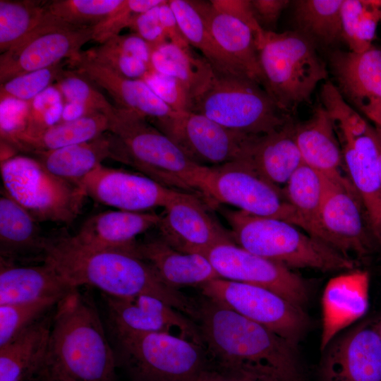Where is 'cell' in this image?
Returning <instances> with one entry per match:
<instances>
[{
	"instance_id": "50",
	"label": "cell",
	"mask_w": 381,
	"mask_h": 381,
	"mask_svg": "<svg viewBox=\"0 0 381 381\" xmlns=\"http://www.w3.org/2000/svg\"><path fill=\"white\" fill-rule=\"evenodd\" d=\"M160 5L136 15L128 28L152 48L169 42L159 19Z\"/></svg>"
},
{
	"instance_id": "58",
	"label": "cell",
	"mask_w": 381,
	"mask_h": 381,
	"mask_svg": "<svg viewBox=\"0 0 381 381\" xmlns=\"http://www.w3.org/2000/svg\"><path fill=\"white\" fill-rule=\"evenodd\" d=\"M374 125L381 127V115L375 112H367L364 114Z\"/></svg>"
},
{
	"instance_id": "29",
	"label": "cell",
	"mask_w": 381,
	"mask_h": 381,
	"mask_svg": "<svg viewBox=\"0 0 381 381\" xmlns=\"http://www.w3.org/2000/svg\"><path fill=\"white\" fill-rule=\"evenodd\" d=\"M294 136L304 164L329 178L343 176L341 147L334 123L322 104L308 121L295 125Z\"/></svg>"
},
{
	"instance_id": "26",
	"label": "cell",
	"mask_w": 381,
	"mask_h": 381,
	"mask_svg": "<svg viewBox=\"0 0 381 381\" xmlns=\"http://www.w3.org/2000/svg\"><path fill=\"white\" fill-rule=\"evenodd\" d=\"M294 131L295 125L289 119L270 133L252 135L241 160L246 162L268 182L283 188L303 163Z\"/></svg>"
},
{
	"instance_id": "12",
	"label": "cell",
	"mask_w": 381,
	"mask_h": 381,
	"mask_svg": "<svg viewBox=\"0 0 381 381\" xmlns=\"http://www.w3.org/2000/svg\"><path fill=\"white\" fill-rule=\"evenodd\" d=\"M90 40H92V27L70 25L47 10L35 30L15 47L1 54L0 82L54 66L64 59L74 60Z\"/></svg>"
},
{
	"instance_id": "28",
	"label": "cell",
	"mask_w": 381,
	"mask_h": 381,
	"mask_svg": "<svg viewBox=\"0 0 381 381\" xmlns=\"http://www.w3.org/2000/svg\"><path fill=\"white\" fill-rule=\"evenodd\" d=\"M139 256L147 262L169 286H202L219 275L203 255L181 252L159 236L138 243Z\"/></svg>"
},
{
	"instance_id": "54",
	"label": "cell",
	"mask_w": 381,
	"mask_h": 381,
	"mask_svg": "<svg viewBox=\"0 0 381 381\" xmlns=\"http://www.w3.org/2000/svg\"><path fill=\"white\" fill-rule=\"evenodd\" d=\"M196 381H257L253 379L229 374L210 366L200 375Z\"/></svg>"
},
{
	"instance_id": "35",
	"label": "cell",
	"mask_w": 381,
	"mask_h": 381,
	"mask_svg": "<svg viewBox=\"0 0 381 381\" xmlns=\"http://www.w3.org/2000/svg\"><path fill=\"white\" fill-rule=\"evenodd\" d=\"M83 53L119 75L131 79H143L152 69V47L134 32L119 35Z\"/></svg>"
},
{
	"instance_id": "20",
	"label": "cell",
	"mask_w": 381,
	"mask_h": 381,
	"mask_svg": "<svg viewBox=\"0 0 381 381\" xmlns=\"http://www.w3.org/2000/svg\"><path fill=\"white\" fill-rule=\"evenodd\" d=\"M192 3L203 17L215 45L232 71L263 86L253 30L241 20L217 10L210 1Z\"/></svg>"
},
{
	"instance_id": "8",
	"label": "cell",
	"mask_w": 381,
	"mask_h": 381,
	"mask_svg": "<svg viewBox=\"0 0 381 381\" xmlns=\"http://www.w3.org/2000/svg\"><path fill=\"white\" fill-rule=\"evenodd\" d=\"M4 194L37 221L69 224L79 215L86 194L78 184L49 172L30 155L1 161Z\"/></svg>"
},
{
	"instance_id": "21",
	"label": "cell",
	"mask_w": 381,
	"mask_h": 381,
	"mask_svg": "<svg viewBox=\"0 0 381 381\" xmlns=\"http://www.w3.org/2000/svg\"><path fill=\"white\" fill-rule=\"evenodd\" d=\"M161 215L154 212L108 210L87 219L71 236L77 244L92 250H119L139 256L136 237L157 227Z\"/></svg>"
},
{
	"instance_id": "37",
	"label": "cell",
	"mask_w": 381,
	"mask_h": 381,
	"mask_svg": "<svg viewBox=\"0 0 381 381\" xmlns=\"http://www.w3.org/2000/svg\"><path fill=\"white\" fill-rule=\"evenodd\" d=\"M344 0H298L294 19L301 32L314 43L330 45L342 40L341 10Z\"/></svg>"
},
{
	"instance_id": "52",
	"label": "cell",
	"mask_w": 381,
	"mask_h": 381,
	"mask_svg": "<svg viewBox=\"0 0 381 381\" xmlns=\"http://www.w3.org/2000/svg\"><path fill=\"white\" fill-rule=\"evenodd\" d=\"M290 4L289 0H252L251 4L260 26L274 28L282 11Z\"/></svg>"
},
{
	"instance_id": "55",
	"label": "cell",
	"mask_w": 381,
	"mask_h": 381,
	"mask_svg": "<svg viewBox=\"0 0 381 381\" xmlns=\"http://www.w3.org/2000/svg\"><path fill=\"white\" fill-rule=\"evenodd\" d=\"M91 114H94L85 107L73 102H66L64 103L61 122L74 121Z\"/></svg>"
},
{
	"instance_id": "44",
	"label": "cell",
	"mask_w": 381,
	"mask_h": 381,
	"mask_svg": "<svg viewBox=\"0 0 381 381\" xmlns=\"http://www.w3.org/2000/svg\"><path fill=\"white\" fill-rule=\"evenodd\" d=\"M70 61L60 62L54 66L28 72L1 83L0 98L12 97L24 102H30L56 81L64 67Z\"/></svg>"
},
{
	"instance_id": "48",
	"label": "cell",
	"mask_w": 381,
	"mask_h": 381,
	"mask_svg": "<svg viewBox=\"0 0 381 381\" xmlns=\"http://www.w3.org/2000/svg\"><path fill=\"white\" fill-rule=\"evenodd\" d=\"M143 80L174 111H191L193 98L188 87L177 78L151 69Z\"/></svg>"
},
{
	"instance_id": "3",
	"label": "cell",
	"mask_w": 381,
	"mask_h": 381,
	"mask_svg": "<svg viewBox=\"0 0 381 381\" xmlns=\"http://www.w3.org/2000/svg\"><path fill=\"white\" fill-rule=\"evenodd\" d=\"M116 362L93 300L73 289L56 306L40 375L44 381H114Z\"/></svg>"
},
{
	"instance_id": "34",
	"label": "cell",
	"mask_w": 381,
	"mask_h": 381,
	"mask_svg": "<svg viewBox=\"0 0 381 381\" xmlns=\"http://www.w3.org/2000/svg\"><path fill=\"white\" fill-rule=\"evenodd\" d=\"M151 67L181 81L193 100L207 87L215 75V70L205 58L195 54L190 47L183 48L170 42L152 47Z\"/></svg>"
},
{
	"instance_id": "60",
	"label": "cell",
	"mask_w": 381,
	"mask_h": 381,
	"mask_svg": "<svg viewBox=\"0 0 381 381\" xmlns=\"http://www.w3.org/2000/svg\"><path fill=\"white\" fill-rule=\"evenodd\" d=\"M363 112L364 114L367 112H375L381 115V102L373 107L363 110Z\"/></svg>"
},
{
	"instance_id": "41",
	"label": "cell",
	"mask_w": 381,
	"mask_h": 381,
	"mask_svg": "<svg viewBox=\"0 0 381 381\" xmlns=\"http://www.w3.org/2000/svg\"><path fill=\"white\" fill-rule=\"evenodd\" d=\"M123 0H56L46 3L56 19L77 28L93 27L113 13Z\"/></svg>"
},
{
	"instance_id": "14",
	"label": "cell",
	"mask_w": 381,
	"mask_h": 381,
	"mask_svg": "<svg viewBox=\"0 0 381 381\" xmlns=\"http://www.w3.org/2000/svg\"><path fill=\"white\" fill-rule=\"evenodd\" d=\"M152 123L189 159L202 167H217L243 159L252 136L193 111L176 112L167 119Z\"/></svg>"
},
{
	"instance_id": "11",
	"label": "cell",
	"mask_w": 381,
	"mask_h": 381,
	"mask_svg": "<svg viewBox=\"0 0 381 381\" xmlns=\"http://www.w3.org/2000/svg\"><path fill=\"white\" fill-rule=\"evenodd\" d=\"M200 287L205 297L262 325L297 348L309 327L303 308L267 289L222 278Z\"/></svg>"
},
{
	"instance_id": "27",
	"label": "cell",
	"mask_w": 381,
	"mask_h": 381,
	"mask_svg": "<svg viewBox=\"0 0 381 381\" xmlns=\"http://www.w3.org/2000/svg\"><path fill=\"white\" fill-rule=\"evenodd\" d=\"M73 289L47 262L23 266L0 258V306L61 299Z\"/></svg>"
},
{
	"instance_id": "5",
	"label": "cell",
	"mask_w": 381,
	"mask_h": 381,
	"mask_svg": "<svg viewBox=\"0 0 381 381\" xmlns=\"http://www.w3.org/2000/svg\"><path fill=\"white\" fill-rule=\"evenodd\" d=\"M109 130L119 144V162L171 189L202 196L208 167L193 162L142 116L116 107Z\"/></svg>"
},
{
	"instance_id": "4",
	"label": "cell",
	"mask_w": 381,
	"mask_h": 381,
	"mask_svg": "<svg viewBox=\"0 0 381 381\" xmlns=\"http://www.w3.org/2000/svg\"><path fill=\"white\" fill-rule=\"evenodd\" d=\"M234 242L255 255L292 270L351 271L357 262L286 221L222 209Z\"/></svg>"
},
{
	"instance_id": "36",
	"label": "cell",
	"mask_w": 381,
	"mask_h": 381,
	"mask_svg": "<svg viewBox=\"0 0 381 381\" xmlns=\"http://www.w3.org/2000/svg\"><path fill=\"white\" fill-rule=\"evenodd\" d=\"M327 178L303 163L282 188L288 202L304 225V231L319 239L320 214L327 188Z\"/></svg>"
},
{
	"instance_id": "57",
	"label": "cell",
	"mask_w": 381,
	"mask_h": 381,
	"mask_svg": "<svg viewBox=\"0 0 381 381\" xmlns=\"http://www.w3.org/2000/svg\"><path fill=\"white\" fill-rule=\"evenodd\" d=\"M372 233L376 245L381 248V217L378 222L372 228Z\"/></svg>"
},
{
	"instance_id": "23",
	"label": "cell",
	"mask_w": 381,
	"mask_h": 381,
	"mask_svg": "<svg viewBox=\"0 0 381 381\" xmlns=\"http://www.w3.org/2000/svg\"><path fill=\"white\" fill-rule=\"evenodd\" d=\"M368 289L369 274L365 270L355 269L328 282L322 297V351L339 332L365 314Z\"/></svg>"
},
{
	"instance_id": "53",
	"label": "cell",
	"mask_w": 381,
	"mask_h": 381,
	"mask_svg": "<svg viewBox=\"0 0 381 381\" xmlns=\"http://www.w3.org/2000/svg\"><path fill=\"white\" fill-rule=\"evenodd\" d=\"M159 19L169 42L183 48L190 47L180 30L168 1L159 6Z\"/></svg>"
},
{
	"instance_id": "24",
	"label": "cell",
	"mask_w": 381,
	"mask_h": 381,
	"mask_svg": "<svg viewBox=\"0 0 381 381\" xmlns=\"http://www.w3.org/2000/svg\"><path fill=\"white\" fill-rule=\"evenodd\" d=\"M70 64L76 71L86 76L105 90L119 108L133 111L152 123L171 117V110L152 90L143 79H131L85 56L83 52Z\"/></svg>"
},
{
	"instance_id": "43",
	"label": "cell",
	"mask_w": 381,
	"mask_h": 381,
	"mask_svg": "<svg viewBox=\"0 0 381 381\" xmlns=\"http://www.w3.org/2000/svg\"><path fill=\"white\" fill-rule=\"evenodd\" d=\"M56 82L66 102L82 105L92 113L104 114L108 119L114 115L116 107L78 71L64 70Z\"/></svg>"
},
{
	"instance_id": "61",
	"label": "cell",
	"mask_w": 381,
	"mask_h": 381,
	"mask_svg": "<svg viewBox=\"0 0 381 381\" xmlns=\"http://www.w3.org/2000/svg\"><path fill=\"white\" fill-rule=\"evenodd\" d=\"M377 327H378V331L381 339V317L377 320Z\"/></svg>"
},
{
	"instance_id": "22",
	"label": "cell",
	"mask_w": 381,
	"mask_h": 381,
	"mask_svg": "<svg viewBox=\"0 0 381 381\" xmlns=\"http://www.w3.org/2000/svg\"><path fill=\"white\" fill-rule=\"evenodd\" d=\"M336 129V128H335ZM344 167L366 210L371 229L381 217V176L374 127L360 135L336 129Z\"/></svg>"
},
{
	"instance_id": "17",
	"label": "cell",
	"mask_w": 381,
	"mask_h": 381,
	"mask_svg": "<svg viewBox=\"0 0 381 381\" xmlns=\"http://www.w3.org/2000/svg\"><path fill=\"white\" fill-rule=\"evenodd\" d=\"M103 298L115 336L167 333L201 344L195 322L156 296L140 294L116 297L103 294Z\"/></svg>"
},
{
	"instance_id": "2",
	"label": "cell",
	"mask_w": 381,
	"mask_h": 381,
	"mask_svg": "<svg viewBox=\"0 0 381 381\" xmlns=\"http://www.w3.org/2000/svg\"><path fill=\"white\" fill-rule=\"evenodd\" d=\"M44 262L52 265L73 287L90 286L104 294L130 297L156 296L194 320L197 304L179 289L167 284L140 256L119 250H92L71 236L49 238Z\"/></svg>"
},
{
	"instance_id": "38",
	"label": "cell",
	"mask_w": 381,
	"mask_h": 381,
	"mask_svg": "<svg viewBox=\"0 0 381 381\" xmlns=\"http://www.w3.org/2000/svg\"><path fill=\"white\" fill-rule=\"evenodd\" d=\"M46 3L38 1H0V52L18 45L42 23Z\"/></svg>"
},
{
	"instance_id": "6",
	"label": "cell",
	"mask_w": 381,
	"mask_h": 381,
	"mask_svg": "<svg viewBox=\"0 0 381 381\" xmlns=\"http://www.w3.org/2000/svg\"><path fill=\"white\" fill-rule=\"evenodd\" d=\"M263 87L282 111H293L327 78L315 43L298 31L265 30L258 45Z\"/></svg>"
},
{
	"instance_id": "46",
	"label": "cell",
	"mask_w": 381,
	"mask_h": 381,
	"mask_svg": "<svg viewBox=\"0 0 381 381\" xmlns=\"http://www.w3.org/2000/svg\"><path fill=\"white\" fill-rule=\"evenodd\" d=\"M320 97L322 105L337 129L353 135H360L368 130L370 124L346 102L338 87L330 81L322 85Z\"/></svg>"
},
{
	"instance_id": "13",
	"label": "cell",
	"mask_w": 381,
	"mask_h": 381,
	"mask_svg": "<svg viewBox=\"0 0 381 381\" xmlns=\"http://www.w3.org/2000/svg\"><path fill=\"white\" fill-rule=\"evenodd\" d=\"M327 178L320 238L347 257L365 258L376 243L363 201L348 178Z\"/></svg>"
},
{
	"instance_id": "47",
	"label": "cell",
	"mask_w": 381,
	"mask_h": 381,
	"mask_svg": "<svg viewBox=\"0 0 381 381\" xmlns=\"http://www.w3.org/2000/svg\"><path fill=\"white\" fill-rule=\"evenodd\" d=\"M166 0H123L109 16L92 27V40L102 44L129 28L138 14L163 4Z\"/></svg>"
},
{
	"instance_id": "30",
	"label": "cell",
	"mask_w": 381,
	"mask_h": 381,
	"mask_svg": "<svg viewBox=\"0 0 381 381\" xmlns=\"http://www.w3.org/2000/svg\"><path fill=\"white\" fill-rule=\"evenodd\" d=\"M116 139L108 131L89 141L28 155L36 159L52 174L79 185L104 160L116 161Z\"/></svg>"
},
{
	"instance_id": "45",
	"label": "cell",
	"mask_w": 381,
	"mask_h": 381,
	"mask_svg": "<svg viewBox=\"0 0 381 381\" xmlns=\"http://www.w3.org/2000/svg\"><path fill=\"white\" fill-rule=\"evenodd\" d=\"M64 107V97L58 87H49L30 102L26 129L20 136L35 135L60 123Z\"/></svg>"
},
{
	"instance_id": "19",
	"label": "cell",
	"mask_w": 381,
	"mask_h": 381,
	"mask_svg": "<svg viewBox=\"0 0 381 381\" xmlns=\"http://www.w3.org/2000/svg\"><path fill=\"white\" fill-rule=\"evenodd\" d=\"M79 186L95 202L129 212L164 207L177 191L142 174L102 164L87 174Z\"/></svg>"
},
{
	"instance_id": "7",
	"label": "cell",
	"mask_w": 381,
	"mask_h": 381,
	"mask_svg": "<svg viewBox=\"0 0 381 381\" xmlns=\"http://www.w3.org/2000/svg\"><path fill=\"white\" fill-rule=\"evenodd\" d=\"M190 111L250 135L270 133L289 120L260 84L217 71L207 87L193 100Z\"/></svg>"
},
{
	"instance_id": "16",
	"label": "cell",
	"mask_w": 381,
	"mask_h": 381,
	"mask_svg": "<svg viewBox=\"0 0 381 381\" xmlns=\"http://www.w3.org/2000/svg\"><path fill=\"white\" fill-rule=\"evenodd\" d=\"M164 209L157 226L159 236L181 252L204 255L217 244L234 242L231 231L195 194L177 190Z\"/></svg>"
},
{
	"instance_id": "25",
	"label": "cell",
	"mask_w": 381,
	"mask_h": 381,
	"mask_svg": "<svg viewBox=\"0 0 381 381\" xmlns=\"http://www.w3.org/2000/svg\"><path fill=\"white\" fill-rule=\"evenodd\" d=\"M330 67L339 90L361 111L381 102V47L362 52L337 50Z\"/></svg>"
},
{
	"instance_id": "40",
	"label": "cell",
	"mask_w": 381,
	"mask_h": 381,
	"mask_svg": "<svg viewBox=\"0 0 381 381\" xmlns=\"http://www.w3.org/2000/svg\"><path fill=\"white\" fill-rule=\"evenodd\" d=\"M341 18L342 40L349 51L362 52L373 45L380 19L370 0H344Z\"/></svg>"
},
{
	"instance_id": "10",
	"label": "cell",
	"mask_w": 381,
	"mask_h": 381,
	"mask_svg": "<svg viewBox=\"0 0 381 381\" xmlns=\"http://www.w3.org/2000/svg\"><path fill=\"white\" fill-rule=\"evenodd\" d=\"M202 195L206 201L231 205L255 216L282 219L304 230L283 189L263 179L244 160L208 167Z\"/></svg>"
},
{
	"instance_id": "56",
	"label": "cell",
	"mask_w": 381,
	"mask_h": 381,
	"mask_svg": "<svg viewBox=\"0 0 381 381\" xmlns=\"http://www.w3.org/2000/svg\"><path fill=\"white\" fill-rule=\"evenodd\" d=\"M374 134L378 148L379 167L381 176V127L374 125Z\"/></svg>"
},
{
	"instance_id": "39",
	"label": "cell",
	"mask_w": 381,
	"mask_h": 381,
	"mask_svg": "<svg viewBox=\"0 0 381 381\" xmlns=\"http://www.w3.org/2000/svg\"><path fill=\"white\" fill-rule=\"evenodd\" d=\"M168 4L190 46L199 49L215 71L236 75L215 45L203 17L192 1L169 0Z\"/></svg>"
},
{
	"instance_id": "51",
	"label": "cell",
	"mask_w": 381,
	"mask_h": 381,
	"mask_svg": "<svg viewBox=\"0 0 381 381\" xmlns=\"http://www.w3.org/2000/svg\"><path fill=\"white\" fill-rule=\"evenodd\" d=\"M212 5L218 11L229 14L246 23L255 32L257 46L262 40L265 30L260 26L250 0H212Z\"/></svg>"
},
{
	"instance_id": "59",
	"label": "cell",
	"mask_w": 381,
	"mask_h": 381,
	"mask_svg": "<svg viewBox=\"0 0 381 381\" xmlns=\"http://www.w3.org/2000/svg\"><path fill=\"white\" fill-rule=\"evenodd\" d=\"M370 1L375 8L379 16L380 22H381V0H370Z\"/></svg>"
},
{
	"instance_id": "9",
	"label": "cell",
	"mask_w": 381,
	"mask_h": 381,
	"mask_svg": "<svg viewBox=\"0 0 381 381\" xmlns=\"http://www.w3.org/2000/svg\"><path fill=\"white\" fill-rule=\"evenodd\" d=\"M118 358L133 381H196L211 366L200 344L167 333L116 336Z\"/></svg>"
},
{
	"instance_id": "42",
	"label": "cell",
	"mask_w": 381,
	"mask_h": 381,
	"mask_svg": "<svg viewBox=\"0 0 381 381\" xmlns=\"http://www.w3.org/2000/svg\"><path fill=\"white\" fill-rule=\"evenodd\" d=\"M61 299L47 298L35 301L0 306V346H2L56 306Z\"/></svg>"
},
{
	"instance_id": "31",
	"label": "cell",
	"mask_w": 381,
	"mask_h": 381,
	"mask_svg": "<svg viewBox=\"0 0 381 381\" xmlns=\"http://www.w3.org/2000/svg\"><path fill=\"white\" fill-rule=\"evenodd\" d=\"M49 238L44 236L39 222L10 197L0 198L1 258L16 260L40 258L44 262Z\"/></svg>"
},
{
	"instance_id": "18",
	"label": "cell",
	"mask_w": 381,
	"mask_h": 381,
	"mask_svg": "<svg viewBox=\"0 0 381 381\" xmlns=\"http://www.w3.org/2000/svg\"><path fill=\"white\" fill-rule=\"evenodd\" d=\"M321 365V381H381L377 320H366L334 338Z\"/></svg>"
},
{
	"instance_id": "32",
	"label": "cell",
	"mask_w": 381,
	"mask_h": 381,
	"mask_svg": "<svg viewBox=\"0 0 381 381\" xmlns=\"http://www.w3.org/2000/svg\"><path fill=\"white\" fill-rule=\"evenodd\" d=\"M52 320L43 317L8 344L0 346V381H23L40 373Z\"/></svg>"
},
{
	"instance_id": "33",
	"label": "cell",
	"mask_w": 381,
	"mask_h": 381,
	"mask_svg": "<svg viewBox=\"0 0 381 381\" xmlns=\"http://www.w3.org/2000/svg\"><path fill=\"white\" fill-rule=\"evenodd\" d=\"M109 130L108 117L97 113L74 121L59 123L35 135L20 136L9 145L16 151L30 155L89 141Z\"/></svg>"
},
{
	"instance_id": "49",
	"label": "cell",
	"mask_w": 381,
	"mask_h": 381,
	"mask_svg": "<svg viewBox=\"0 0 381 381\" xmlns=\"http://www.w3.org/2000/svg\"><path fill=\"white\" fill-rule=\"evenodd\" d=\"M29 104L12 97L0 98L1 142L9 145L25 132Z\"/></svg>"
},
{
	"instance_id": "1",
	"label": "cell",
	"mask_w": 381,
	"mask_h": 381,
	"mask_svg": "<svg viewBox=\"0 0 381 381\" xmlns=\"http://www.w3.org/2000/svg\"><path fill=\"white\" fill-rule=\"evenodd\" d=\"M194 321L214 368L257 381H304L297 347L224 304L205 297Z\"/></svg>"
},
{
	"instance_id": "15",
	"label": "cell",
	"mask_w": 381,
	"mask_h": 381,
	"mask_svg": "<svg viewBox=\"0 0 381 381\" xmlns=\"http://www.w3.org/2000/svg\"><path fill=\"white\" fill-rule=\"evenodd\" d=\"M204 255L220 278L267 289L303 308L308 301L309 286L301 276L234 242L217 244Z\"/></svg>"
}]
</instances>
